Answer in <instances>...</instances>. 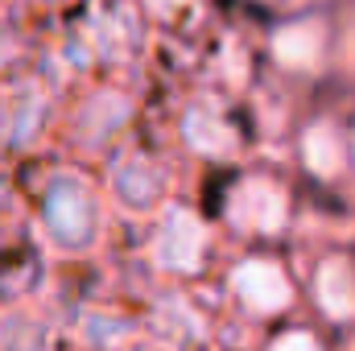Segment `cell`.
<instances>
[{"label": "cell", "instance_id": "obj_1", "mask_svg": "<svg viewBox=\"0 0 355 351\" xmlns=\"http://www.w3.org/2000/svg\"><path fill=\"white\" fill-rule=\"evenodd\" d=\"M37 240L58 261H83L107 236V190L83 170H50L37 190Z\"/></svg>", "mask_w": 355, "mask_h": 351}, {"label": "cell", "instance_id": "obj_2", "mask_svg": "<svg viewBox=\"0 0 355 351\" xmlns=\"http://www.w3.org/2000/svg\"><path fill=\"white\" fill-rule=\"evenodd\" d=\"M103 190H107V203L128 219L162 215L174 198V170L153 153H120L107 166Z\"/></svg>", "mask_w": 355, "mask_h": 351}, {"label": "cell", "instance_id": "obj_3", "mask_svg": "<svg viewBox=\"0 0 355 351\" xmlns=\"http://www.w3.org/2000/svg\"><path fill=\"white\" fill-rule=\"evenodd\" d=\"M211 252V232L190 207H166L157 215V228L149 236V261L157 273L190 277L207 264Z\"/></svg>", "mask_w": 355, "mask_h": 351}, {"label": "cell", "instance_id": "obj_4", "mask_svg": "<svg viewBox=\"0 0 355 351\" xmlns=\"http://www.w3.org/2000/svg\"><path fill=\"white\" fill-rule=\"evenodd\" d=\"M128 120H132V103H128L124 91H112V87L91 91L87 99L75 108V116H71V141L87 157H103L124 137Z\"/></svg>", "mask_w": 355, "mask_h": 351}, {"label": "cell", "instance_id": "obj_5", "mask_svg": "<svg viewBox=\"0 0 355 351\" xmlns=\"http://www.w3.org/2000/svg\"><path fill=\"white\" fill-rule=\"evenodd\" d=\"M50 124V91L37 79H21L0 95V141L12 149H33Z\"/></svg>", "mask_w": 355, "mask_h": 351}, {"label": "cell", "instance_id": "obj_6", "mask_svg": "<svg viewBox=\"0 0 355 351\" xmlns=\"http://www.w3.org/2000/svg\"><path fill=\"white\" fill-rule=\"evenodd\" d=\"M227 219L248 236H277L289 219V198L272 178H244L227 203Z\"/></svg>", "mask_w": 355, "mask_h": 351}, {"label": "cell", "instance_id": "obj_7", "mask_svg": "<svg viewBox=\"0 0 355 351\" xmlns=\"http://www.w3.org/2000/svg\"><path fill=\"white\" fill-rule=\"evenodd\" d=\"M232 298L257 314V318H272L281 310L293 306V281L285 277V268L277 261H244L232 268Z\"/></svg>", "mask_w": 355, "mask_h": 351}, {"label": "cell", "instance_id": "obj_8", "mask_svg": "<svg viewBox=\"0 0 355 351\" xmlns=\"http://www.w3.org/2000/svg\"><path fill=\"white\" fill-rule=\"evenodd\" d=\"M87 37H91V46H95V54H103V58H112V62H128V58L141 50V42H145L137 4H128V0L103 4V8L95 12V21H91Z\"/></svg>", "mask_w": 355, "mask_h": 351}, {"label": "cell", "instance_id": "obj_9", "mask_svg": "<svg viewBox=\"0 0 355 351\" xmlns=\"http://www.w3.org/2000/svg\"><path fill=\"white\" fill-rule=\"evenodd\" d=\"M182 141H186L194 153H202V157H227V153L236 149L232 124H227L223 112L211 108V103H190V108L182 112Z\"/></svg>", "mask_w": 355, "mask_h": 351}, {"label": "cell", "instance_id": "obj_10", "mask_svg": "<svg viewBox=\"0 0 355 351\" xmlns=\"http://www.w3.org/2000/svg\"><path fill=\"white\" fill-rule=\"evenodd\" d=\"M314 298L327 318L335 323L355 318V264L347 257H327L314 273Z\"/></svg>", "mask_w": 355, "mask_h": 351}, {"label": "cell", "instance_id": "obj_11", "mask_svg": "<svg viewBox=\"0 0 355 351\" xmlns=\"http://www.w3.org/2000/svg\"><path fill=\"white\" fill-rule=\"evenodd\" d=\"M327 46L322 21H289L272 33V58L289 71H314Z\"/></svg>", "mask_w": 355, "mask_h": 351}, {"label": "cell", "instance_id": "obj_12", "mask_svg": "<svg viewBox=\"0 0 355 351\" xmlns=\"http://www.w3.org/2000/svg\"><path fill=\"white\" fill-rule=\"evenodd\" d=\"M0 351H54V327L33 306L0 310Z\"/></svg>", "mask_w": 355, "mask_h": 351}, {"label": "cell", "instance_id": "obj_13", "mask_svg": "<svg viewBox=\"0 0 355 351\" xmlns=\"http://www.w3.org/2000/svg\"><path fill=\"white\" fill-rule=\"evenodd\" d=\"M75 343L83 351H120L132 339V323L112 310H83L75 318Z\"/></svg>", "mask_w": 355, "mask_h": 351}, {"label": "cell", "instance_id": "obj_14", "mask_svg": "<svg viewBox=\"0 0 355 351\" xmlns=\"http://www.w3.org/2000/svg\"><path fill=\"white\" fill-rule=\"evenodd\" d=\"M302 157H306V170L314 178H335L343 170V141L331 124H314L306 128L302 137Z\"/></svg>", "mask_w": 355, "mask_h": 351}, {"label": "cell", "instance_id": "obj_15", "mask_svg": "<svg viewBox=\"0 0 355 351\" xmlns=\"http://www.w3.org/2000/svg\"><path fill=\"white\" fill-rule=\"evenodd\" d=\"M268 351H322V348H318V339L310 331H285L281 339L268 343Z\"/></svg>", "mask_w": 355, "mask_h": 351}, {"label": "cell", "instance_id": "obj_16", "mask_svg": "<svg viewBox=\"0 0 355 351\" xmlns=\"http://www.w3.org/2000/svg\"><path fill=\"white\" fill-rule=\"evenodd\" d=\"M182 4H190V0H145V8L157 12V17H174Z\"/></svg>", "mask_w": 355, "mask_h": 351}]
</instances>
